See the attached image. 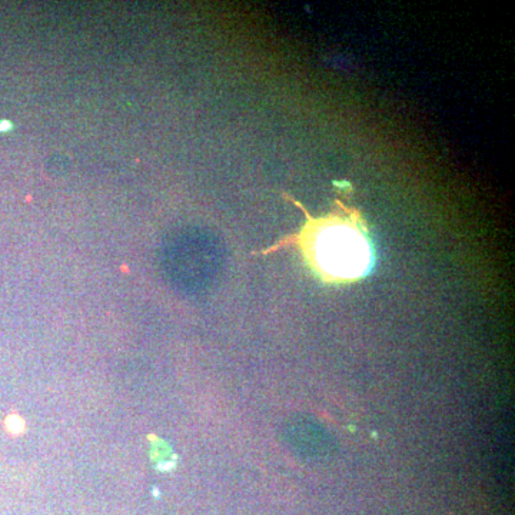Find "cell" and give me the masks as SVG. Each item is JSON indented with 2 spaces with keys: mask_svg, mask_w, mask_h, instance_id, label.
<instances>
[{
  "mask_svg": "<svg viewBox=\"0 0 515 515\" xmlns=\"http://www.w3.org/2000/svg\"><path fill=\"white\" fill-rule=\"evenodd\" d=\"M289 201L302 209L307 222L264 254L295 245L308 267L327 284H351L370 272L374 261L370 232L357 208L337 199L334 211L314 218L295 199Z\"/></svg>",
  "mask_w": 515,
  "mask_h": 515,
  "instance_id": "obj_1",
  "label": "cell"
}]
</instances>
